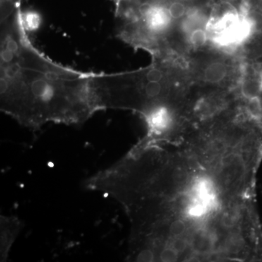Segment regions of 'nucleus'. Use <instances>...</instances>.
<instances>
[{
  "label": "nucleus",
  "instance_id": "obj_1",
  "mask_svg": "<svg viewBox=\"0 0 262 262\" xmlns=\"http://www.w3.org/2000/svg\"><path fill=\"white\" fill-rule=\"evenodd\" d=\"M120 205L130 222V261H231L247 239L251 202L232 201L199 164L173 151L143 158Z\"/></svg>",
  "mask_w": 262,
  "mask_h": 262
},
{
  "label": "nucleus",
  "instance_id": "obj_2",
  "mask_svg": "<svg viewBox=\"0 0 262 262\" xmlns=\"http://www.w3.org/2000/svg\"><path fill=\"white\" fill-rule=\"evenodd\" d=\"M0 108L31 130L82 125L101 111L94 73L63 67L34 47L21 13L1 21Z\"/></svg>",
  "mask_w": 262,
  "mask_h": 262
},
{
  "label": "nucleus",
  "instance_id": "obj_3",
  "mask_svg": "<svg viewBox=\"0 0 262 262\" xmlns=\"http://www.w3.org/2000/svg\"><path fill=\"white\" fill-rule=\"evenodd\" d=\"M232 69L225 60H208L200 65L196 77L200 82L208 87L222 89L231 78Z\"/></svg>",
  "mask_w": 262,
  "mask_h": 262
},
{
  "label": "nucleus",
  "instance_id": "obj_4",
  "mask_svg": "<svg viewBox=\"0 0 262 262\" xmlns=\"http://www.w3.org/2000/svg\"><path fill=\"white\" fill-rule=\"evenodd\" d=\"M21 221L15 216H3L0 219V261H5L10 249L20 233Z\"/></svg>",
  "mask_w": 262,
  "mask_h": 262
},
{
  "label": "nucleus",
  "instance_id": "obj_5",
  "mask_svg": "<svg viewBox=\"0 0 262 262\" xmlns=\"http://www.w3.org/2000/svg\"><path fill=\"white\" fill-rule=\"evenodd\" d=\"M187 40L192 48H202L208 43L210 39L209 33L207 27H201L193 29L188 33Z\"/></svg>",
  "mask_w": 262,
  "mask_h": 262
},
{
  "label": "nucleus",
  "instance_id": "obj_6",
  "mask_svg": "<svg viewBox=\"0 0 262 262\" xmlns=\"http://www.w3.org/2000/svg\"><path fill=\"white\" fill-rule=\"evenodd\" d=\"M169 13L174 24L178 23V20H182L187 14L188 9L187 6L182 1L174 0L168 5Z\"/></svg>",
  "mask_w": 262,
  "mask_h": 262
},
{
  "label": "nucleus",
  "instance_id": "obj_7",
  "mask_svg": "<svg viewBox=\"0 0 262 262\" xmlns=\"http://www.w3.org/2000/svg\"><path fill=\"white\" fill-rule=\"evenodd\" d=\"M180 1H186V0H180Z\"/></svg>",
  "mask_w": 262,
  "mask_h": 262
}]
</instances>
